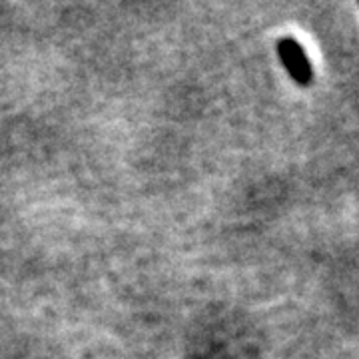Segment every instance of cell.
Listing matches in <instances>:
<instances>
[{
    "label": "cell",
    "instance_id": "cell-1",
    "mask_svg": "<svg viewBox=\"0 0 359 359\" xmlns=\"http://www.w3.org/2000/svg\"><path fill=\"white\" fill-rule=\"evenodd\" d=\"M280 56H282L283 65L287 66V70L292 72V76L299 84H308L311 78V68H309L308 58L302 50V46L295 40H282L280 42Z\"/></svg>",
    "mask_w": 359,
    "mask_h": 359
}]
</instances>
